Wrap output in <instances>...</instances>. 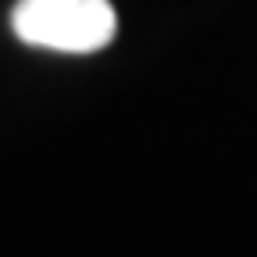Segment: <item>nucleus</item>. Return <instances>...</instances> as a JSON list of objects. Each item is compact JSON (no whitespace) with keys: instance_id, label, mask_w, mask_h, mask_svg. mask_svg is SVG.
Segmentation results:
<instances>
[{"instance_id":"obj_1","label":"nucleus","mask_w":257,"mask_h":257,"mask_svg":"<svg viewBox=\"0 0 257 257\" xmlns=\"http://www.w3.org/2000/svg\"><path fill=\"white\" fill-rule=\"evenodd\" d=\"M11 29L29 47L93 54L114 40L118 18L111 0H18Z\"/></svg>"}]
</instances>
